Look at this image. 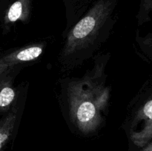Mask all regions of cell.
Listing matches in <instances>:
<instances>
[{
  "label": "cell",
  "mask_w": 152,
  "mask_h": 151,
  "mask_svg": "<svg viewBox=\"0 0 152 151\" xmlns=\"http://www.w3.org/2000/svg\"><path fill=\"white\" fill-rule=\"evenodd\" d=\"M68 103L73 122L84 133L95 131L102 122L101 112L106 107V87L90 78L73 81L68 88Z\"/></svg>",
  "instance_id": "1"
},
{
  "label": "cell",
  "mask_w": 152,
  "mask_h": 151,
  "mask_svg": "<svg viewBox=\"0 0 152 151\" xmlns=\"http://www.w3.org/2000/svg\"><path fill=\"white\" fill-rule=\"evenodd\" d=\"M116 0H98L86 16L70 30L62 55L67 58L94 43L112 13Z\"/></svg>",
  "instance_id": "2"
},
{
  "label": "cell",
  "mask_w": 152,
  "mask_h": 151,
  "mask_svg": "<svg viewBox=\"0 0 152 151\" xmlns=\"http://www.w3.org/2000/svg\"><path fill=\"white\" fill-rule=\"evenodd\" d=\"M134 123L141 128L131 133V140L138 147H143L152 139V98L138 110Z\"/></svg>",
  "instance_id": "3"
},
{
  "label": "cell",
  "mask_w": 152,
  "mask_h": 151,
  "mask_svg": "<svg viewBox=\"0 0 152 151\" xmlns=\"http://www.w3.org/2000/svg\"><path fill=\"white\" fill-rule=\"evenodd\" d=\"M43 52L42 45H30L21 47L0 57V75L17 65L37 59Z\"/></svg>",
  "instance_id": "4"
},
{
  "label": "cell",
  "mask_w": 152,
  "mask_h": 151,
  "mask_svg": "<svg viewBox=\"0 0 152 151\" xmlns=\"http://www.w3.org/2000/svg\"><path fill=\"white\" fill-rule=\"evenodd\" d=\"M32 0H13L4 10L1 25L7 30L17 22H26L31 15Z\"/></svg>",
  "instance_id": "5"
},
{
  "label": "cell",
  "mask_w": 152,
  "mask_h": 151,
  "mask_svg": "<svg viewBox=\"0 0 152 151\" xmlns=\"http://www.w3.org/2000/svg\"><path fill=\"white\" fill-rule=\"evenodd\" d=\"M13 69L7 70L0 75V113L10 112L16 100V91L13 85L11 74Z\"/></svg>",
  "instance_id": "6"
},
{
  "label": "cell",
  "mask_w": 152,
  "mask_h": 151,
  "mask_svg": "<svg viewBox=\"0 0 152 151\" xmlns=\"http://www.w3.org/2000/svg\"><path fill=\"white\" fill-rule=\"evenodd\" d=\"M17 118V110L13 107L0 119V151H2L13 136Z\"/></svg>",
  "instance_id": "7"
},
{
  "label": "cell",
  "mask_w": 152,
  "mask_h": 151,
  "mask_svg": "<svg viewBox=\"0 0 152 151\" xmlns=\"http://www.w3.org/2000/svg\"><path fill=\"white\" fill-rule=\"evenodd\" d=\"M141 10H152V0H141ZM147 43L152 48V37L147 40Z\"/></svg>",
  "instance_id": "8"
},
{
  "label": "cell",
  "mask_w": 152,
  "mask_h": 151,
  "mask_svg": "<svg viewBox=\"0 0 152 151\" xmlns=\"http://www.w3.org/2000/svg\"><path fill=\"white\" fill-rule=\"evenodd\" d=\"M141 151H152V142L147 144L145 147H143Z\"/></svg>",
  "instance_id": "9"
},
{
  "label": "cell",
  "mask_w": 152,
  "mask_h": 151,
  "mask_svg": "<svg viewBox=\"0 0 152 151\" xmlns=\"http://www.w3.org/2000/svg\"><path fill=\"white\" fill-rule=\"evenodd\" d=\"M10 1H11V0H0V7H2L4 4H7V5H8L10 3Z\"/></svg>",
  "instance_id": "10"
}]
</instances>
